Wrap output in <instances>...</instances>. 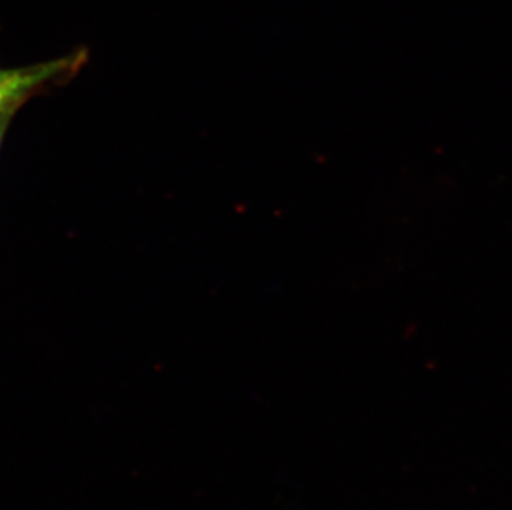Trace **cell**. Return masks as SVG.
Here are the masks:
<instances>
[{
	"label": "cell",
	"mask_w": 512,
	"mask_h": 510,
	"mask_svg": "<svg viewBox=\"0 0 512 510\" xmlns=\"http://www.w3.org/2000/svg\"><path fill=\"white\" fill-rule=\"evenodd\" d=\"M15 111L17 108H7V110H0V145H2V141H4L5 133H7V128H9L10 121L14 118Z\"/></svg>",
	"instance_id": "7a4b0ae2"
},
{
	"label": "cell",
	"mask_w": 512,
	"mask_h": 510,
	"mask_svg": "<svg viewBox=\"0 0 512 510\" xmlns=\"http://www.w3.org/2000/svg\"><path fill=\"white\" fill-rule=\"evenodd\" d=\"M85 60L87 52H75L29 67L0 68V110H19L30 98L49 90L55 83L73 77Z\"/></svg>",
	"instance_id": "6da1fadb"
}]
</instances>
